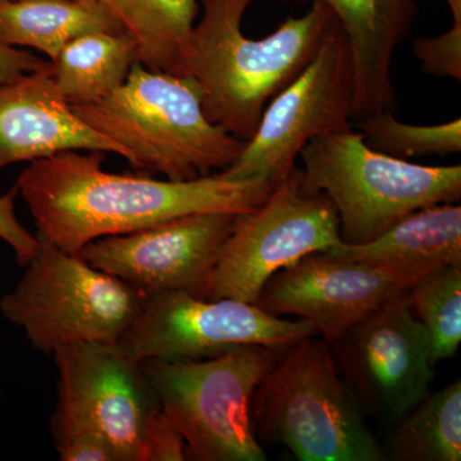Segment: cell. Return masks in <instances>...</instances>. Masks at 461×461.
Returning a JSON list of instances; mask_svg holds the SVG:
<instances>
[{
	"label": "cell",
	"instance_id": "cell-1",
	"mask_svg": "<svg viewBox=\"0 0 461 461\" xmlns=\"http://www.w3.org/2000/svg\"><path fill=\"white\" fill-rule=\"evenodd\" d=\"M103 151L67 150L30 162L18 177V194L38 227V238L78 251L105 236L124 235L196 213L256 211L271 182L230 180L221 173L189 181L154 180L103 169Z\"/></svg>",
	"mask_w": 461,
	"mask_h": 461
},
{
	"label": "cell",
	"instance_id": "cell-2",
	"mask_svg": "<svg viewBox=\"0 0 461 461\" xmlns=\"http://www.w3.org/2000/svg\"><path fill=\"white\" fill-rule=\"evenodd\" d=\"M254 0H200L180 76L193 78L212 123L247 142L256 133L267 103L312 62L336 16L313 0L302 17H288L263 39L242 32Z\"/></svg>",
	"mask_w": 461,
	"mask_h": 461
},
{
	"label": "cell",
	"instance_id": "cell-3",
	"mask_svg": "<svg viewBox=\"0 0 461 461\" xmlns=\"http://www.w3.org/2000/svg\"><path fill=\"white\" fill-rule=\"evenodd\" d=\"M91 130L114 142L132 168L189 181L222 172L245 141L212 123L193 78L132 66L122 86L94 103H69Z\"/></svg>",
	"mask_w": 461,
	"mask_h": 461
},
{
	"label": "cell",
	"instance_id": "cell-4",
	"mask_svg": "<svg viewBox=\"0 0 461 461\" xmlns=\"http://www.w3.org/2000/svg\"><path fill=\"white\" fill-rule=\"evenodd\" d=\"M260 445H282L300 461H382L386 450L321 336L285 348L251 399Z\"/></svg>",
	"mask_w": 461,
	"mask_h": 461
},
{
	"label": "cell",
	"instance_id": "cell-5",
	"mask_svg": "<svg viewBox=\"0 0 461 461\" xmlns=\"http://www.w3.org/2000/svg\"><path fill=\"white\" fill-rule=\"evenodd\" d=\"M299 157L303 190L330 199L344 244H363L418 209L461 199L460 165L420 166L384 156L355 129L317 136Z\"/></svg>",
	"mask_w": 461,
	"mask_h": 461
},
{
	"label": "cell",
	"instance_id": "cell-6",
	"mask_svg": "<svg viewBox=\"0 0 461 461\" xmlns=\"http://www.w3.org/2000/svg\"><path fill=\"white\" fill-rule=\"evenodd\" d=\"M278 351L245 345L206 359L141 363L160 411L184 438L187 460H267L250 406Z\"/></svg>",
	"mask_w": 461,
	"mask_h": 461
},
{
	"label": "cell",
	"instance_id": "cell-7",
	"mask_svg": "<svg viewBox=\"0 0 461 461\" xmlns=\"http://www.w3.org/2000/svg\"><path fill=\"white\" fill-rule=\"evenodd\" d=\"M39 242L17 286L0 299L3 317L47 355L76 342L118 344L145 296L78 254Z\"/></svg>",
	"mask_w": 461,
	"mask_h": 461
},
{
	"label": "cell",
	"instance_id": "cell-8",
	"mask_svg": "<svg viewBox=\"0 0 461 461\" xmlns=\"http://www.w3.org/2000/svg\"><path fill=\"white\" fill-rule=\"evenodd\" d=\"M341 242L335 206L323 194L305 193L295 168L259 208L236 214L204 299L230 297L257 304L273 275Z\"/></svg>",
	"mask_w": 461,
	"mask_h": 461
},
{
	"label": "cell",
	"instance_id": "cell-9",
	"mask_svg": "<svg viewBox=\"0 0 461 461\" xmlns=\"http://www.w3.org/2000/svg\"><path fill=\"white\" fill-rule=\"evenodd\" d=\"M353 98L350 45L335 18L312 62L264 109L256 133L221 175L276 186L296 168V158L312 139L353 129Z\"/></svg>",
	"mask_w": 461,
	"mask_h": 461
},
{
	"label": "cell",
	"instance_id": "cell-10",
	"mask_svg": "<svg viewBox=\"0 0 461 461\" xmlns=\"http://www.w3.org/2000/svg\"><path fill=\"white\" fill-rule=\"evenodd\" d=\"M313 335L317 333L304 321L276 317L257 304L168 291L145 297L117 345L138 363L199 360L245 345L285 350Z\"/></svg>",
	"mask_w": 461,
	"mask_h": 461
},
{
	"label": "cell",
	"instance_id": "cell-11",
	"mask_svg": "<svg viewBox=\"0 0 461 461\" xmlns=\"http://www.w3.org/2000/svg\"><path fill=\"white\" fill-rule=\"evenodd\" d=\"M330 344L360 408L390 429L429 395L435 364L408 294L390 300Z\"/></svg>",
	"mask_w": 461,
	"mask_h": 461
},
{
	"label": "cell",
	"instance_id": "cell-12",
	"mask_svg": "<svg viewBox=\"0 0 461 461\" xmlns=\"http://www.w3.org/2000/svg\"><path fill=\"white\" fill-rule=\"evenodd\" d=\"M236 214L182 215L85 245L78 256L145 297L189 291L204 297L221 248Z\"/></svg>",
	"mask_w": 461,
	"mask_h": 461
},
{
	"label": "cell",
	"instance_id": "cell-13",
	"mask_svg": "<svg viewBox=\"0 0 461 461\" xmlns=\"http://www.w3.org/2000/svg\"><path fill=\"white\" fill-rule=\"evenodd\" d=\"M53 355L58 400L95 424L117 461H144L145 439L160 406L141 363L117 344L103 342H76Z\"/></svg>",
	"mask_w": 461,
	"mask_h": 461
},
{
	"label": "cell",
	"instance_id": "cell-14",
	"mask_svg": "<svg viewBox=\"0 0 461 461\" xmlns=\"http://www.w3.org/2000/svg\"><path fill=\"white\" fill-rule=\"evenodd\" d=\"M406 291L371 267L323 251L273 275L257 305L276 317L304 321L332 342Z\"/></svg>",
	"mask_w": 461,
	"mask_h": 461
},
{
	"label": "cell",
	"instance_id": "cell-15",
	"mask_svg": "<svg viewBox=\"0 0 461 461\" xmlns=\"http://www.w3.org/2000/svg\"><path fill=\"white\" fill-rule=\"evenodd\" d=\"M50 68L0 81V171L67 150L103 151L123 158L120 147L91 130L57 89Z\"/></svg>",
	"mask_w": 461,
	"mask_h": 461
},
{
	"label": "cell",
	"instance_id": "cell-16",
	"mask_svg": "<svg viewBox=\"0 0 461 461\" xmlns=\"http://www.w3.org/2000/svg\"><path fill=\"white\" fill-rule=\"evenodd\" d=\"M321 2L332 9L350 45L354 74L351 121L379 112H396L391 66L397 47L408 38L417 20V0Z\"/></svg>",
	"mask_w": 461,
	"mask_h": 461
},
{
	"label": "cell",
	"instance_id": "cell-17",
	"mask_svg": "<svg viewBox=\"0 0 461 461\" xmlns=\"http://www.w3.org/2000/svg\"><path fill=\"white\" fill-rule=\"evenodd\" d=\"M327 253L371 267L408 290L427 273L461 263V206L418 209L369 241L341 242Z\"/></svg>",
	"mask_w": 461,
	"mask_h": 461
},
{
	"label": "cell",
	"instance_id": "cell-18",
	"mask_svg": "<svg viewBox=\"0 0 461 461\" xmlns=\"http://www.w3.org/2000/svg\"><path fill=\"white\" fill-rule=\"evenodd\" d=\"M124 32L98 0H0V41L41 51L54 62L69 41Z\"/></svg>",
	"mask_w": 461,
	"mask_h": 461
},
{
	"label": "cell",
	"instance_id": "cell-19",
	"mask_svg": "<svg viewBox=\"0 0 461 461\" xmlns=\"http://www.w3.org/2000/svg\"><path fill=\"white\" fill-rule=\"evenodd\" d=\"M138 45L150 71L180 76L199 12L198 0H98Z\"/></svg>",
	"mask_w": 461,
	"mask_h": 461
},
{
	"label": "cell",
	"instance_id": "cell-20",
	"mask_svg": "<svg viewBox=\"0 0 461 461\" xmlns=\"http://www.w3.org/2000/svg\"><path fill=\"white\" fill-rule=\"evenodd\" d=\"M138 62V45L129 33H86L63 48L51 62V76L67 102L94 103L122 86Z\"/></svg>",
	"mask_w": 461,
	"mask_h": 461
},
{
	"label": "cell",
	"instance_id": "cell-21",
	"mask_svg": "<svg viewBox=\"0 0 461 461\" xmlns=\"http://www.w3.org/2000/svg\"><path fill=\"white\" fill-rule=\"evenodd\" d=\"M393 429L386 450L391 460L460 461V379L429 393Z\"/></svg>",
	"mask_w": 461,
	"mask_h": 461
},
{
	"label": "cell",
	"instance_id": "cell-22",
	"mask_svg": "<svg viewBox=\"0 0 461 461\" xmlns=\"http://www.w3.org/2000/svg\"><path fill=\"white\" fill-rule=\"evenodd\" d=\"M406 294L426 330L432 363L455 357L461 342V263L427 273Z\"/></svg>",
	"mask_w": 461,
	"mask_h": 461
},
{
	"label": "cell",
	"instance_id": "cell-23",
	"mask_svg": "<svg viewBox=\"0 0 461 461\" xmlns=\"http://www.w3.org/2000/svg\"><path fill=\"white\" fill-rule=\"evenodd\" d=\"M354 129L362 133L373 150L396 159L409 160L436 154L446 157L460 153L461 121L418 126L397 120L393 112L384 111L355 121Z\"/></svg>",
	"mask_w": 461,
	"mask_h": 461
},
{
	"label": "cell",
	"instance_id": "cell-24",
	"mask_svg": "<svg viewBox=\"0 0 461 461\" xmlns=\"http://www.w3.org/2000/svg\"><path fill=\"white\" fill-rule=\"evenodd\" d=\"M51 429L62 461H117L113 447L95 424L69 403L58 400Z\"/></svg>",
	"mask_w": 461,
	"mask_h": 461
},
{
	"label": "cell",
	"instance_id": "cell-25",
	"mask_svg": "<svg viewBox=\"0 0 461 461\" xmlns=\"http://www.w3.org/2000/svg\"><path fill=\"white\" fill-rule=\"evenodd\" d=\"M412 53L427 75L461 80V23L438 36H421L412 45Z\"/></svg>",
	"mask_w": 461,
	"mask_h": 461
},
{
	"label": "cell",
	"instance_id": "cell-26",
	"mask_svg": "<svg viewBox=\"0 0 461 461\" xmlns=\"http://www.w3.org/2000/svg\"><path fill=\"white\" fill-rule=\"evenodd\" d=\"M18 195L17 185L0 196V239L14 249L17 262L26 266L38 250V238L32 236L18 221L14 203Z\"/></svg>",
	"mask_w": 461,
	"mask_h": 461
},
{
	"label": "cell",
	"instance_id": "cell-27",
	"mask_svg": "<svg viewBox=\"0 0 461 461\" xmlns=\"http://www.w3.org/2000/svg\"><path fill=\"white\" fill-rule=\"evenodd\" d=\"M187 460L186 446L178 429L160 411L154 418L145 439L144 461Z\"/></svg>",
	"mask_w": 461,
	"mask_h": 461
},
{
	"label": "cell",
	"instance_id": "cell-28",
	"mask_svg": "<svg viewBox=\"0 0 461 461\" xmlns=\"http://www.w3.org/2000/svg\"><path fill=\"white\" fill-rule=\"evenodd\" d=\"M50 60L32 56L25 50L9 47L0 41V81L11 80L26 72L39 71V69L50 68Z\"/></svg>",
	"mask_w": 461,
	"mask_h": 461
},
{
	"label": "cell",
	"instance_id": "cell-29",
	"mask_svg": "<svg viewBox=\"0 0 461 461\" xmlns=\"http://www.w3.org/2000/svg\"><path fill=\"white\" fill-rule=\"evenodd\" d=\"M450 8L454 23H461V0H445Z\"/></svg>",
	"mask_w": 461,
	"mask_h": 461
}]
</instances>
